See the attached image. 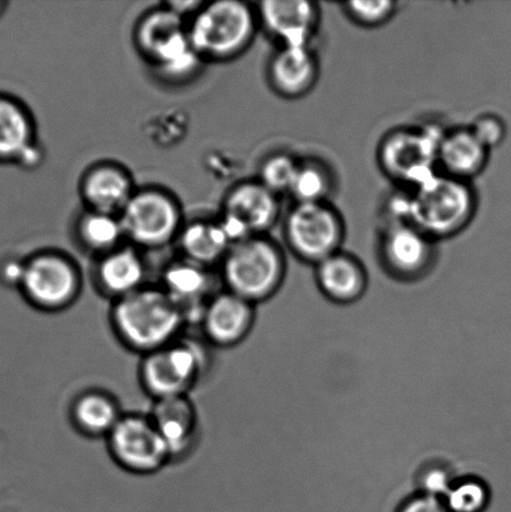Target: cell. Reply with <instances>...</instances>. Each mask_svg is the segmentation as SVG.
<instances>
[{"label": "cell", "mask_w": 511, "mask_h": 512, "mask_svg": "<svg viewBox=\"0 0 511 512\" xmlns=\"http://www.w3.org/2000/svg\"><path fill=\"white\" fill-rule=\"evenodd\" d=\"M407 190V223L442 242L462 234L473 223L479 207L473 183L435 173Z\"/></svg>", "instance_id": "cell-1"}, {"label": "cell", "mask_w": 511, "mask_h": 512, "mask_svg": "<svg viewBox=\"0 0 511 512\" xmlns=\"http://www.w3.org/2000/svg\"><path fill=\"white\" fill-rule=\"evenodd\" d=\"M259 20L257 10L238 0L202 5L188 25L190 43L203 60L237 58L252 44Z\"/></svg>", "instance_id": "cell-2"}, {"label": "cell", "mask_w": 511, "mask_h": 512, "mask_svg": "<svg viewBox=\"0 0 511 512\" xmlns=\"http://www.w3.org/2000/svg\"><path fill=\"white\" fill-rule=\"evenodd\" d=\"M445 130L430 123L390 129L378 144L380 172L400 189H412L433 177L439 172L438 152Z\"/></svg>", "instance_id": "cell-3"}, {"label": "cell", "mask_w": 511, "mask_h": 512, "mask_svg": "<svg viewBox=\"0 0 511 512\" xmlns=\"http://www.w3.org/2000/svg\"><path fill=\"white\" fill-rule=\"evenodd\" d=\"M115 328L132 348L148 354L172 344L185 323L182 313L164 290L142 289L115 305Z\"/></svg>", "instance_id": "cell-4"}, {"label": "cell", "mask_w": 511, "mask_h": 512, "mask_svg": "<svg viewBox=\"0 0 511 512\" xmlns=\"http://www.w3.org/2000/svg\"><path fill=\"white\" fill-rule=\"evenodd\" d=\"M287 274V258L277 242L258 235L235 243L223 260L230 293L253 305L277 293Z\"/></svg>", "instance_id": "cell-5"}, {"label": "cell", "mask_w": 511, "mask_h": 512, "mask_svg": "<svg viewBox=\"0 0 511 512\" xmlns=\"http://www.w3.org/2000/svg\"><path fill=\"white\" fill-rule=\"evenodd\" d=\"M135 42L159 77L168 82L192 78L203 62L190 43L182 15L170 8L152 10L140 19Z\"/></svg>", "instance_id": "cell-6"}, {"label": "cell", "mask_w": 511, "mask_h": 512, "mask_svg": "<svg viewBox=\"0 0 511 512\" xmlns=\"http://www.w3.org/2000/svg\"><path fill=\"white\" fill-rule=\"evenodd\" d=\"M283 237L295 258L315 266L343 250L347 225L330 202L293 204L283 220Z\"/></svg>", "instance_id": "cell-7"}, {"label": "cell", "mask_w": 511, "mask_h": 512, "mask_svg": "<svg viewBox=\"0 0 511 512\" xmlns=\"http://www.w3.org/2000/svg\"><path fill=\"white\" fill-rule=\"evenodd\" d=\"M377 244L380 266L400 283L427 278L438 261L437 240L410 223L385 222Z\"/></svg>", "instance_id": "cell-8"}, {"label": "cell", "mask_w": 511, "mask_h": 512, "mask_svg": "<svg viewBox=\"0 0 511 512\" xmlns=\"http://www.w3.org/2000/svg\"><path fill=\"white\" fill-rule=\"evenodd\" d=\"M282 217V197L259 180L235 185L224 200L223 218L219 220L232 244L267 235Z\"/></svg>", "instance_id": "cell-9"}, {"label": "cell", "mask_w": 511, "mask_h": 512, "mask_svg": "<svg viewBox=\"0 0 511 512\" xmlns=\"http://www.w3.org/2000/svg\"><path fill=\"white\" fill-rule=\"evenodd\" d=\"M125 237L145 248H158L178 237L182 214L177 202L157 189L134 193L119 214Z\"/></svg>", "instance_id": "cell-10"}, {"label": "cell", "mask_w": 511, "mask_h": 512, "mask_svg": "<svg viewBox=\"0 0 511 512\" xmlns=\"http://www.w3.org/2000/svg\"><path fill=\"white\" fill-rule=\"evenodd\" d=\"M202 350L190 343L169 344L153 351L143 364L145 386L155 398L183 396L192 388L203 370Z\"/></svg>", "instance_id": "cell-11"}, {"label": "cell", "mask_w": 511, "mask_h": 512, "mask_svg": "<svg viewBox=\"0 0 511 512\" xmlns=\"http://www.w3.org/2000/svg\"><path fill=\"white\" fill-rule=\"evenodd\" d=\"M259 27L278 47H313L322 9L312 0H267L258 5Z\"/></svg>", "instance_id": "cell-12"}, {"label": "cell", "mask_w": 511, "mask_h": 512, "mask_svg": "<svg viewBox=\"0 0 511 512\" xmlns=\"http://www.w3.org/2000/svg\"><path fill=\"white\" fill-rule=\"evenodd\" d=\"M109 436L115 459L130 471L152 473L170 459L167 446L153 421L142 416L119 419Z\"/></svg>", "instance_id": "cell-13"}, {"label": "cell", "mask_w": 511, "mask_h": 512, "mask_svg": "<svg viewBox=\"0 0 511 512\" xmlns=\"http://www.w3.org/2000/svg\"><path fill=\"white\" fill-rule=\"evenodd\" d=\"M78 274L69 260L55 254H40L25 261L22 289L30 303L44 309L69 304L78 291Z\"/></svg>", "instance_id": "cell-14"}, {"label": "cell", "mask_w": 511, "mask_h": 512, "mask_svg": "<svg viewBox=\"0 0 511 512\" xmlns=\"http://www.w3.org/2000/svg\"><path fill=\"white\" fill-rule=\"evenodd\" d=\"M319 77L320 60L313 47H278L268 62L270 88L284 99L307 97Z\"/></svg>", "instance_id": "cell-15"}, {"label": "cell", "mask_w": 511, "mask_h": 512, "mask_svg": "<svg viewBox=\"0 0 511 512\" xmlns=\"http://www.w3.org/2000/svg\"><path fill=\"white\" fill-rule=\"evenodd\" d=\"M314 268L320 293L335 304H353L368 289L369 276L363 261L344 250L330 255Z\"/></svg>", "instance_id": "cell-16"}, {"label": "cell", "mask_w": 511, "mask_h": 512, "mask_svg": "<svg viewBox=\"0 0 511 512\" xmlns=\"http://www.w3.org/2000/svg\"><path fill=\"white\" fill-rule=\"evenodd\" d=\"M489 159L490 150L479 142L468 125L445 130L438 152L440 173L472 183L487 169Z\"/></svg>", "instance_id": "cell-17"}, {"label": "cell", "mask_w": 511, "mask_h": 512, "mask_svg": "<svg viewBox=\"0 0 511 512\" xmlns=\"http://www.w3.org/2000/svg\"><path fill=\"white\" fill-rule=\"evenodd\" d=\"M205 334L213 343L234 345L249 334L254 323V305L233 293L209 300L203 316Z\"/></svg>", "instance_id": "cell-18"}, {"label": "cell", "mask_w": 511, "mask_h": 512, "mask_svg": "<svg viewBox=\"0 0 511 512\" xmlns=\"http://www.w3.org/2000/svg\"><path fill=\"white\" fill-rule=\"evenodd\" d=\"M212 280L205 266L184 259L169 266L164 274V291L178 306L184 321L203 320Z\"/></svg>", "instance_id": "cell-19"}, {"label": "cell", "mask_w": 511, "mask_h": 512, "mask_svg": "<svg viewBox=\"0 0 511 512\" xmlns=\"http://www.w3.org/2000/svg\"><path fill=\"white\" fill-rule=\"evenodd\" d=\"M133 194L129 175L115 165L90 169L82 182V195L92 212L118 215Z\"/></svg>", "instance_id": "cell-20"}, {"label": "cell", "mask_w": 511, "mask_h": 512, "mask_svg": "<svg viewBox=\"0 0 511 512\" xmlns=\"http://www.w3.org/2000/svg\"><path fill=\"white\" fill-rule=\"evenodd\" d=\"M152 421L167 446L170 458L189 449L194 439L197 420L194 408L185 395L158 400Z\"/></svg>", "instance_id": "cell-21"}, {"label": "cell", "mask_w": 511, "mask_h": 512, "mask_svg": "<svg viewBox=\"0 0 511 512\" xmlns=\"http://www.w3.org/2000/svg\"><path fill=\"white\" fill-rule=\"evenodd\" d=\"M34 147L28 110L17 99L0 94V163H22Z\"/></svg>", "instance_id": "cell-22"}, {"label": "cell", "mask_w": 511, "mask_h": 512, "mask_svg": "<svg viewBox=\"0 0 511 512\" xmlns=\"http://www.w3.org/2000/svg\"><path fill=\"white\" fill-rule=\"evenodd\" d=\"M180 249L185 259L205 266L224 260L232 248L227 234L218 222L197 220L182 228L178 235Z\"/></svg>", "instance_id": "cell-23"}, {"label": "cell", "mask_w": 511, "mask_h": 512, "mask_svg": "<svg viewBox=\"0 0 511 512\" xmlns=\"http://www.w3.org/2000/svg\"><path fill=\"white\" fill-rule=\"evenodd\" d=\"M337 190V177L330 164L317 157H300L288 197L293 204L330 202Z\"/></svg>", "instance_id": "cell-24"}, {"label": "cell", "mask_w": 511, "mask_h": 512, "mask_svg": "<svg viewBox=\"0 0 511 512\" xmlns=\"http://www.w3.org/2000/svg\"><path fill=\"white\" fill-rule=\"evenodd\" d=\"M144 264L132 249H115L104 256L98 268L103 288L123 298L140 289L144 279Z\"/></svg>", "instance_id": "cell-25"}, {"label": "cell", "mask_w": 511, "mask_h": 512, "mask_svg": "<svg viewBox=\"0 0 511 512\" xmlns=\"http://www.w3.org/2000/svg\"><path fill=\"white\" fill-rule=\"evenodd\" d=\"M79 237L89 249L95 252H113L120 239L125 237L119 217L112 214L92 212L80 219Z\"/></svg>", "instance_id": "cell-26"}, {"label": "cell", "mask_w": 511, "mask_h": 512, "mask_svg": "<svg viewBox=\"0 0 511 512\" xmlns=\"http://www.w3.org/2000/svg\"><path fill=\"white\" fill-rule=\"evenodd\" d=\"M74 416L80 429L90 434H109L119 420L112 401L97 394L80 399L75 405Z\"/></svg>", "instance_id": "cell-27"}, {"label": "cell", "mask_w": 511, "mask_h": 512, "mask_svg": "<svg viewBox=\"0 0 511 512\" xmlns=\"http://www.w3.org/2000/svg\"><path fill=\"white\" fill-rule=\"evenodd\" d=\"M490 499L492 493L483 479L465 476L455 480L443 500L450 512H484L488 509Z\"/></svg>", "instance_id": "cell-28"}, {"label": "cell", "mask_w": 511, "mask_h": 512, "mask_svg": "<svg viewBox=\"0 0 511 512\" xmlns=\"http://www.w3.org/2000/svg\"><path fill=\"white\" fill-rule=\"evenodd\" d=\"M300 157L289 152H277L264 159L259 169V182L273 193L288 195L295 174L299 167Z\"/></svg>", "instance_id": "cell-29"}, {"label": "cell", "mask_w": 511, "mask_h": 512, "mask_svg": "<svg viewBox=\"0 0 511 512\" xmlns=\"http://www.w3.org/2000/svg\"><path fill=\"white\" fill-rule=\"evenodd\" d=\"M395 0H352L342 4L345 17L358 27L374 29L383 27L398 12Z\"/></svg>", "instance_id": "cell-30"}, {"label": "cell", "mask_w": 511, "mask_h": 512, "mask_svg": "<svg viewBox=\"0 0 511 512\" xmlns=\"http://www.w3.org/2000/svg\"><path fill=\"white\" fill-rule=\"evenodd\" d=\"M457 476L447 464L433 461L419 470L417 475V493H422L434 498L444 499L448 491L452 489Z\"/></svg>", "instance_id": "cell-31"}, {"label": "cell", "mask_w": 511, "mask_h": 512, "mask_svg": "<svg viewBox=\"0 0 511 512\" xmlns=\"http://www.w3.org/2000/svg\"><path fill=\"white\" fill-rule=\"evenodd\" d=\"M472 133L480 143L488 148L490 152L502 145L507 138V124L502 117L493 113L479 114L472 123L468 125Z\"/></svg>", "instance_id": "cell-32"}, {"label": "cell", "mask_w": 511, "mask_h": 512, "mask_svg": "<svg viewBox=\"0 0 511 512\" xmlns=\"http://www.w3.org/2000/svg\"><path fill=\"white\" fill-rule=\"evenodd\" d=\"M395 512H450L444 500L422 493L414 494L404 500Z\"/></svg>", "instance_id": "cell-33"}, {"label": "cell", "mask_w": 511, "mask_h": 512, "mask_svg": "<svg viewBox=\"0 0 511 512\" xmlns=\"http://www.w3.org/2000/svg\"><path fill=\"white\" fill-rule=\"evenodd\" d=\"M25 263H19V261L9 260L0 269V275L2 280L9 285L20 286L22 284L24 275Z\"/></svg>", "instance_id": "cell-34"}, {"label": "cell", "mask_w": 511, "mask_h": 512, "mask_svg": "<svg viewBox=\"0 0 511 512\" xmlns=\"http://www.w3.org/2000/svg\"><path fill=\"white\" fill-rule=\"evenodd\" d=\"M5 8H7V3L0 2V17H2V14L5 12Z\"/></svg>", "instance_id": "cell-35"}]
</instances>
